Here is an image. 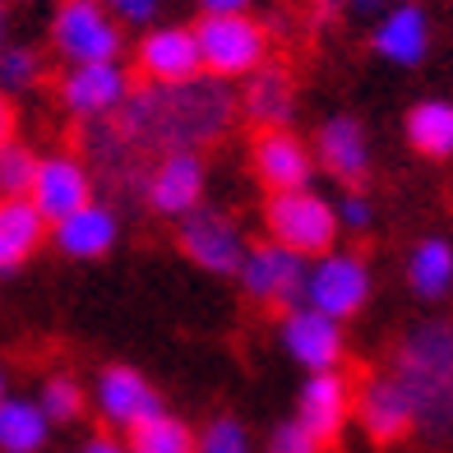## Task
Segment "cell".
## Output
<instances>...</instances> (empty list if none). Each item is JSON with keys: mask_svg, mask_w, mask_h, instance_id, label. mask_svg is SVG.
<instances>
[{"mask_svg": "<svg viewBox=\"0 0 453 453\" xmlns=\"http://www.w3.org/2000/svg\"><path fill=\"white\" fill-rule=\"evenodd\" d=\"M116 134L134 149H199L226 130L232 120V93L222 79H185V84H157L130 93L111 111Z\"/></svg>", "mask_w": 453, "mask_h": 453, "instance_id": "6da1fadb", "label": "cell"}, {"mask_svg": "<svg viewBox=\"0 0 453 453\" xmlns=\"http://www.w3.org/2000/svg\"><path fill=\"white\" fill-rule=\"evenodd\" d=\"M411 403V430L430 440L453 435V324L426 319L398 347V361L388 370Z\"/></svg>", "mask_w": 453, "mask_h": 453, "instance_id": "7a4b0ae2", "label": "cell"}, {"mask_svg": "<svg viewBox=\"0 0 453 453\" xmlns=\"http://www.w3.org/2000/svg\"><path fill=\"white\" fill-rule=\"evenodd\" d=\"M269 232L278 245L296 255H328L338 236V213L311 185L305 190H278L269 199Z\"/></svg>", "mask_w": 453, "mask_h": 453, "instance_id": "3957f363", "label": "cell"}, {"mask_svg": "<svg viewBox=\"0 0 453 453\" xmlns=\"http://www.w3.org/2000/svg\"><path fill=\"white\" fill-rule=\"evenodd\" d=\"M195 47H199V65L213 79L250 74L264 60V28L250 24L245 14H209L195 28Z\"/></svg>", "mask_w": 453, "mask_h": 453, "instance_id": "277c9868", "label": "cell"}, {"mask_svg": "<svg viewBox=\"0 0 453 453\" xmlns=\"http://www.w3.org/2000/svg\"><path fill=\"white\" fill-rule=\"evenodd\" d=\"M370 301V269L361 255H342V250H328L311 264L305 273V305L328 319H352L361 305Z\"/></svg>", "mask_w": 453, "mask_h": 453, "instance_id": "5b68a950", "label": "cell"}, {"mask_svg": "<svg viewBox=\"0 0 453 453\" xmlns=\"http://www.w3.org/2000/svg\"><path fill=\"white\" fill-rule=\"evenodd\" d=\"M236 273L245 282V292L264 305H282V311L305 305V273H311V264H305V255L287 250L278 241L259 245V250H245Z\"/></svg>", "mask_w": 453, "mask_h": 453, "instance_id": "8992f818", "label": "cell"}, {"mask_svg": "<svg viewBox=\"0 0 453 453\" xmlns=\"http://www.w3.org/2000/svg\"><path fill=\"white\" fill-rule=\"evenodd\" d=\"M51 37H56V51L74 60V65L116 60L120 51V33L111 24V14L102 10V0H60Z\"/></svg>", "mask_w": 453, "mask_h": 453, "instance_id": "52a82bcc", "label": "cell"}, {"mask_svg": "<svg viewBox=\"0 0 453 453\" xmlns=\"http://www.w3.org/2000/svg\"><path fill=\"white\" fill-rule=\"evenodd\" d=\"M180 245L203 273H236L245 259V241L236 232V222H226L222 213H203V209L185 213Z\"/></svg>", "mask_w": 453, "mask_h": 453, "instance_id": "ba28073f", "label": "cell"}, {"mask_svg": "<svg viewBox=\"0 0 453 453\" xmlns=\"http://www.w3.org/2000/svg\"><path fill=\"white\" fill-rule=\"evenodd\" d=\"M282 347L292 352V361H301L305 370H338L342 361V324L328 319L311 305H296L282 319Z\"/></svg>", "mask_w": 453, "mask_h": 453, "instance_id": "9c48e42d", "label": "cell"}, {"mask_svg": "<svg viewBox=\"0 0 453 453\" xmlns=\"http://www.w3.org/2000/svg\"><path fill=\"white\" fill-rule=\"evenodd\" d=\"M126 97H130V79L116 60L74 65L65 79H60V102H65L74 116H111Z\"/></svg>", "mask_w": 453, "mask_h": 453, "instance_id": "30bf717a", "label": "cell"}, {"mask_svg": "<svg viewBox=\"0 0 453 453\" xmlns=\"http://www.w3.org/2000/svg\"><path fill=\"white\" fill-rule=\"evenodd\" d=\"M28 199H33V209L42 213L47 222H60V218H70L74 209H84V203L93 199L84 162H79V157H65V153L37 162V176H33Z\"/></svg>", "mask_w": 453, "mask_h": 453, "instance_id": "8fae6325", "label": "cell"}, {"mask_svg": "<svg viewBox=\"0 0 453 453\" xmlns=\"http://www.w3.org/2000/svg\"><path fill=\"white\" fill-rule=\"evenodd\" d=\"M357 421L375 444H394L411 430V403L394 375H370L357 394Z\"/></svg>", "mask_w": 453, "mask_h": 453, "instance_id": "7c38bea8", "label": "cell"}, {"mask_svg": "<svg viewBox=\"0 0 453 453\" xmlns=\"http://www.w3.org/2000/svg\"><path fill=\"white\" fill-rule=\"evenodd\" d=\"M97 407H102V417H107L111 426H120V430H134V426H143L149 417H157V411H162L153 384L143 380L139 370H130V365L102 370V380H97Z\"/></svg>", "mask_w": 453, "mask_h": 453, "instance_id": "4fadbf2b", "label": "cell"}, {"mask_svg": "<svg viewBox=\"0 0 453 453\" xmlns=\"http://www.w3.org/2000/svg\"><path fill=\"white\" fill-rule=\"evenodd\" d=\"M347 411H352V388L338 370H315L301 388V403H296V421L311 430L319 444L338 440V430L347 426Z\"/></svg>", "mask_w": 453, "mask_h": 453, "instance_id": "5bb4252c", "label": "cell"}, {"mask_svg": "<svg viewBox=\"0 0 453 453\" xmlns=\"http://www.w3.org/2000/svg\"><path fill=\"white\" fill-rule=\"evenodd\" d=\"M255 172L273 195L278 190H305L311 172H315V157L292 130H264L255 139Z\"/></svg>", "mask_w": 453, "mask_h": 453, "instance_id": "9a60e30c", "label": "cell"}, {"mask_svg": "<svg viewBox=\"0 0 453 453\" xmlns=\"http://www.w3.org/2000/svg\"><path fill=\"white\" fill-rule=\"evenodd\" d=\"M139 70L153 84H185L199 79V47H195V28H157L139 42Z\"/></svg>", "mask_w": 453, "mask_h": 453, "instance_id": "2e32d148", "label": "cell"}, {"mask_svg": "<svg viewBox=\"0 0 453 453\" xmlns=\"http://www.w3.org/2000/svg\"><path fill=\"white\" fill-rule=\"evenodd\" d=\"M203 195V162L190 149H176L149 176V199L157 213H190Z\"/></svg>", "mask_w": 453, "mask_h": 453, "instance_id": "e0dca14e", "label": "cell"}, {"mask_svg": "<svg viewBox=\"0 0 453 453\" xmlns=\"http://www.w3.org/2000/svg\"><path fill=\"white\" fill-rule=\"evenodd\" d=\"M375 51L394 65H421L430 51V19L421 5H394L375 24Z\"/></svg>", "mask_w": 453, "mask_h": 453, "instance_id": "ac0fdd59", "label": "cell"}, {"mask_svg": "<svg viewBox=\"0 0 453 453\" xmlns=\"http://www.w3.org/2000/svg\"><path fill=\"white\" fill-rule=\"evenodd\" d=\"M319 162L342 185H361L370 176V143H365V130L357 126L352 116L324 120V130H319Z\"/></svg>", "mask_w": 453, "mask_h": 453, "instance_id": "d6986e66", "label": "cell"}, {"mask_svg": "<svg viewBox=\"0 0 453 453\" xmlns=\"http://www.w3.org/2000/svg\"><path fill=\"white\" fill-rule=\"evenodd\" d=\"M47 218L33 209V199H0V273L19 269L42 241Z\"/></svg>", "mask_w": 453, "mask_h": 453, "instance_id": "ffe728a7", "label": "cell"}, {"mask_svg": "<svg viewBox=\"0 0 453 453\" xmlns=\"http://www.w3.org/2000/svg\"><path fill=\"white\" fill-rule=\"evenodd\" d=\"M407 282L421 301H444L453 292V241L426 236L407 255Z\"/></svg>", "mask_w": 453, "mask_h": 453, "instance_id": "44dd1931", "label": "cell"}, {"mask_svg": "<svg viewBox=\"0 0 453 453\" xmlns=\"http://www.w3.org/2000/svg\"><path fill=\"white\" fill-rule=\"evenodd\" d=\"M116 241V218L107 209H97V203H84V209H74L70 218L56 222V245L74 259H93L102 250H111Z\"/></svg>", "mask_w": 453, "mask_h": 453, "instance_id": "7402d4cb", "label": "cell"}, {"mask_svg": "<svg viewBox=\"0 0 453 453\" xmlns=\"http://www.w3.org/2000/svg\"><path fill=\"white\" fill-rule=\"evenodd\" d=\"M250 88H245V111L255 116V126L264 130H282L287 120H292V79H287V70L269 65V70H250Z\"/></svg>", "mask_w": 453, "mask_h": 453, "instance_id": "603a6c76", "label": "cell"}, {"mask_svg": "<svg viewBox=\"0 0 453 453\" xmlns=\"http://www.w3.org/2000/svg\"><path fill=\"white\" fill-rule=\"evenodd\" d=\"M407 143L421 157H453V102L426 97L407 111Z\"/></svg>", "mask_w": 453, "mask_h": 453, "instance_id": "cb8c5ba5", "label": "cell"}, {"mask_svg": "<svg viewBox=\"0 0 453 453\" xmlns=\"http://www.w3.org/2000/svg\"><path fill=\"white\" fill-rule=\"evenodd\" d=\"M47 417L37 403H14L0 398V449L5 453H37L47 444Z\"/></svg>", "mask_w": 453, "mask_h": 453, "instance_id": "d4e9b609", "label": "cell"}, {"mask_svg": "<svg viewBox=\"0 0 453 453\" xmlns=\"http://www.w3.org/2000/svg\"><path fill=\"white\" fill-rule=\"evenodd\" d=\"M130 453H195V435L185 421L157 411V417L130 430Z\"/></svg>", "mask_w": 453, "mask_h": 453, "instance_id": "484cf974", "label": "cell"}, {"mask_svg": "<svg viewBox=\"0 0 453 453\" xmlns=\"http://www.w3.org/2000/svg\"><path fill=\"white\" fill-rule=\"evenodd\" d=\"M37 176V157L24 143H0V199H28Z\"/></svg>", "mask_w": 453, "mask_h": 453, "instance_id": "4316f807", "label": "cell"}, {"mask_svg": "<svg viewBox=\"0 0 453 453\" xmlns=\"http://www.w3.org/2000/svg\"><path fill=\"white\" fill-rule=\"evenodd\" d=\"M37 407H42L47 421H74L79 411H84V394H79V384H74L70 375H51Z\"/></svg>", "mask_w": 453, "mask_h": 453, "instance_id": "83f0119b", "label": "cell"}, {"mask_svg": "<svg viewBox=\"0 0 453 453\" xmlns=\"http://www.w3.org/2000/svg\"><path fill=\"white\" fill-rule=\"evenodd\" d=\"M195 453H250V435H245L241 421L218 417L203 430V440H195Z\"/></svg>", "mask_w": 453, "mask_h": 453, "instance_id": "f1b7e54d", "label": "cell"}, {"mask_svg": "<svg viewBox=\"0 0 453 453\" xmlns=\"http://www.w3.org/2000/svg\"><path fill=\"white\" fill-rule=\"evenodd\" d=\"M37 74H42V65H37V51H28V47L0 51V88H28Z\"/></svg>", "mask_w": 453, "mask_h": 453, "instance_id": "f546056e", "label": "cell"}, {"mask_svg": "<svg viewBox=\"0 0 453 453\" xmlns=\"http://www.w3.org/2000/svg\"><path fill=\"white\" fill-rule=\"evenodd\" d=\"M269 453H324V444L301 421H282L273 430V440H269Z\"/></svg>", "mask_w": 453, "mask_h": 453, "instance_id": "4dcf8cb0", "label": "cell"}, {"mask_svg": "<svg viewBox=\"0 0 453 453\" xmlns=\"http://www.w3.org/2000/svg\"><path fill=\"white\" fill-rule=\"evenodd\" d=\"M334 213H338V226H352V232H365V226L375 222V209H370V199L361 190H347Z\"/></svg>", "mask_w": 453, "mask_h": 453, "instance_id": "1f68e13d", "label": "cell"}, {"mask_svg": "<svg viewBox=\"0 0 453 453\" xmlns=\"http://www.w3.org/2000/svg\"><path fill=\"white\" fill-rule=\"evenodd\" d=\"M116 19H126V24H149L157 14V0H107Z\"/></svg>", "mask_w": 453, "mask_h": 453, "instance_id": "d6a6232c", "label": "cell"}, {"mask_svg": "<svg viewBox=\"0 0 453 453\" xmlns=\"http://www.w3.org/2000/svg\"><path fill=\"white\" fill-rule=\"evenodd\" d=\"M199 5L209 10V14H241L250 0H199Z\"/></svg>", "mask_w": 453, "mask_h": 453, "instance_id": "836d02e7", "label": "cell"}, {"mask_svg": "<svg viewBox=\"0 0 453 453\" xmlns=\"http://www.w3.org/2000/svg\"><path fill=\"white\" fill-rule=\"evenodd\" d=\"M84 453H130V449H126V444H116L111 435H97V440L84 444Z\"/></svg>", "mask_w": 453, "mask_h": 453, "instance_id": "e575fe53", "label": "cell"}, {"mask_svg": "<svg viewBox=\"0 0 453 453\" xmlns=\"http://www.w3.org/2000/svg\"><path fill=\"white\" fill-rule=\"evenodd\" d=\"M342 5L352 10V14H384L388 0H342Z\"/></svg>", "mask_w": 453, "mask_h": 453, "instance_id": "d590c367", "label": "cell"}, {"mask_svg": "<svg viewBox=\"0 0 453 453\" xmlns=\"http://www.w3.org/2000/svg\"><path fill=\"white\" fill-rule=\"evenodd\" d=\"M10 130H14V111H10L5 93H0V143H10Z\"/></svg>", "mask_w": 453, "mask_h": 453, "instance_id": "8d00e7d4", "label": "cell"}, {"mask_svg": "<svg viewBox=\"0 0 453 453\" xmlns=\"http://www.w3.org/2000/svg\"><path fill=\"white\" fill-rule=\"evenodd\" d=\"M342 5V0H324V10H338Z\"/></svg>", "mask_w": 453, "mask_h": 453, "instance_id": "74e56055", "label": "cell"}, {"mask_svg": "<svg viewBox=\"0 0 453 453\" xmlns=\"http://www.w3.org/2000/svg\"><path fill=\"white\" fill-rule=\"evenodd\" d=\"M0 398H5V375H0Z\"/></svg>", "mask_w": 453, "mask_h": 453, "instance_id": "f35d334b", "label": "cell"}, {"mask_svg": "<svg viewBox=\"0 0 453 453\" xmlns=\"http://www.w3.org/2000/svg\"><path fill=\"white\" fill-rule=\"evenodd\" d=\"M0 33H5V10H0Z\"/></svg>", "mask_w": 453, "mask_h": 453, "instance_id": "ab89813d", "label": "cell"}]
</instances>
